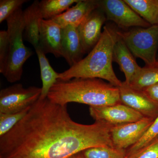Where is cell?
I'll return each mask as SVG.
<instances>
[{
	"mask_svg": "<svg viewBox=\"0 0 158 158\" xmlns=\"http://www.w3.org/2000/svg\"><path fill=\"white\" fill-rule=\"evenodd\" d=\"M126 158H158V137Z\"/></svg>",
	"mask_w": 158,
	"mask_h": 158,
	"instance_id": "d4e9b609",
	"label": "cell"
},
{
	"mask_svg": "<svg viewBox=\"0 0 158 158\" xmlns=\"http://www.w3.org/2000/svg\"><path fill=\"white\" fill-rule=\"evenodd\" d=\"M98 8V0H79L75 6L52 20L62 28L68 26L77 27L94 10Z\"/></svg>",
	"mask_w": 158,
	"mask_h": 158,
	"instance_id": "4fadbf2b",
	"label": "cell"
},
{
	"mask_svg": "<svg viewBox=\"0 0 158 158\" xmlns=\"http://www.w3.org/2000/svg\"><path fill=\"white\" fill-rule=\"evenodd\" d=\"M158 59V57H157V60Z\"/></svg>",
	"mask_w": 158,
	"mask_h": 158,
	"instance_id": "f546056e",
	"label": "cell"
},
{
	"mask_svg": "<svg viewBox=\"0 0 158 158\" xmlns=\"http://www.w3.org/2000/svg\"><path fill=\"white\" fill-rule=\"evenodd\" d=\"M154 66H155V67H158V59L156 62L155 65Z\"/></svg>",
	"mask_w": 158,
	"mask_h": 158,
	"instance_id": "f1b7e54d",
	"label": "cell"
},
{
	"mask_svg": "<svg viewBox=\"0 0 158 158\" xmlns=\"http://www.w3.org/2000/svg\"><path fill=\"white\" fill-rule=\"evenodd\" d=\"M113 62L119 65L120 70L124 73L126 83L129 84L141 67L136 62L135 58L126 44L118 36L113 51Z\"/></svg>",
	"mask_w": 158,
	"mask_h": 158,
	"instance_id": "9a60e30c",
	"label": "cell"
},
{
	"mask_svg": "<svg viewBox=\"0 0 158 158\" xmlns=\"http://www.w3.org/2000/svg\"><path fill=\"white\" fill-rule=\"evenodd\" d=\"M31 107L17 113H0V137L11 131L25 117Z\"/></svg>",
	"mask_w": 158,
	"mask_h": 158,
	"instance_id": "7402d4cb",
	"label": "cell"
},
{
	"mask_svg": "<svg viewBox=\"0 0 158 158\" xmlns=\"http://www.w3.org/2000/svg\"><path fill=\"white\" fill-rule=\"evenodd\" d=\"M135 12L152 26L158 25V0H124Z\"/></svg>",
	"mask_w": 158,
	"mask_h": 158,
	"instance_id": "ac0fdd59",
	"label": "cell"
},
{
	"mask_svg": "<svg viewBox=\"0 0 158 158\" xmlns=\"http://www.w3.org/2000/svg\"><path fill=\"white\" fill-rule=\"evenodd\" d=\"M152 100L158 104V83L143 90Z\"/></svg>",
	"mask_w": 158,
	"mask_h": 158,
	"instance_id": "4316f807",
	"label": "cell"
},
{
	"mask_svg": "<svg viewBox=\"0 0 158 158\" xmlns=\"http://www.w3.org/2000/svg\"><path fill=\"white\" fill-rule=\"evenodd\" d=\"M120 102L143 115L155 118L158 116V104L152 100L143 90L132 88L122 82L118 87Z\"/></svg>",
	"mask_w": 158,
	"mask_h": 158,
	"instance_id": "30bf717a",
	"label": "cell"
},
{
	"mask_svg": "<svg viewBox=\"0 0 158 158\" xmlns=\"http://www.w3.org/2000/svg\"><path fill=\"white\" fill-rule=\"evenodd\" d=\"M111 128L97 122L77 123L66 106L39 99L20 121L0 137V158H69L90 148L113 146Z\"/></svg>",
	"mask_w": 158,
	"mask_h": 158,
	"instance_id": "6da1fadb",
	"label": "cell"
},
{
	"mask_svg": "<svg viewBox=\"0 0 158 158\" xmlns=\"http://www.w3.org/2000/svg\"><path fill=\"white\" fill-rule=\"evenodd\" d=\"M79 0H42L40 7L44 19H52L66 11Z\"/></svg>",
	"mask_w": 158,
	"mask_h": 158,
	"instance_id": "d6986e66",
	"label": "cell"
},
{
	"mask_svg": "<svg viewBox=\"0 0 158 158\" xmlns=\"http://www.w3.org/2000/svg\"><path fill=\"white\" fill-rule=\"evenodd\" d=\"M35 51L39 60L42 82L41 93L39 99H44L47 98L51 88L58 81L59 73L52 67L45 54L39 48L35 49Z\"/></svg>",
	"mask_w": 158,
	"mask_h": 158,
	"instance_id": "e0dca14e",
	"label": "cell"
},
{
	"mask_svg": "<svg viewBox=\"0 0 158 158\" xmlns=\"http://www.w3.org/2000/svg\"><path fill=\"white\" fill-rule=\"evenodd\" d=\"M118 30L117 27L111 24L105 26L101 37L93 49L80 62L59 73L58 80L98 78L119 87L122 82L116 76L112 65L113 49L118 37Z\"/></svg>",
	"mask_w": 158,
	"mask_h": 158,
	"instance_id": "7a4b0ae2",
	"label": "cell"
},
{
	"mask_svg": "<svg viewBox=\"0 0 158 158\" xmlns=\"http://www.w3.org/2000/svg\"><path fill=\"white\" fill-rule=\"evenodd\" d=\"M154 119L144 117L138 121L112 127L110 135L113 146L127 150L141 139Z\"/></svg>",
	"mask_w": 158,
	"mask_h": 158,
	"instance_id": "9c48e42d",
	"label": "cell"
},
{
	"mask_svg": "<svg viewBox=\"0 0 158 158\" xmlns=\"http://www.w3.org/2000/svg\"><path fill=\"white\" fill-rule=\"evenodd\" d=\"M69 158H84L82 156V155L81 154V152L77 154L74 155L72 156Z\"/></svg>",
	"mask_w": 158,
	"mask_h": 158,
	"instance_id": "83f0119b",
	"label": "cell"
},
{
	"mask_svg": "<svg viewBox=\"0 0 158 158\" xmlns=\"http://www.w3.org/2000/svg\"><path fill=\"white\" fill-rule=\"evenodd\" d=\"M62 28L52 19L40 20L38 47L44 54L62 57L61 41Z\"/></svg>",
	"mask_w": 158,
	"mask_h": 158,
	"instance_id": "7c38bea8",
	"label": "cell"
},
{
	"mask_svg": "<svg viewBox=\"0 0 158 158\" xmlns=\"http://www.w3.org/2000/svg\"><path fill=\"white\" fill-rule=\"evenodd\" d=\"M27 0H1L0 1V23L6 20L16 10L22 7Z\"/></svg>",
	"mask_w": 158,
	"mask_h": 158,
	"instance_id": "cb8c5ba5",
	"label": "cell"
},
{
	"mask_svg": "<svg viewBox=\"0 0 158 158\" xmlns=\"http://www.w3.org/2000/svg\"><path fill=\"white\" fill-rule=\"evenodd\" d=\"M61 49L62 57L70 67L83 59L86 53L76 27L68 26L62 28Z\"/></svg>",
	"mask_w": 158,
	"mask_h": 158,
	"instance_id": "5bb4252c",
	"label": "cell"
},
{
	"mask_svg": "<svg viewBox=\"0 0 158 158\" xmlns=\"http://www.w3.org/2000/svg\"><path fill=\"white\" fill-rule=\"evenodd\" d=\"M23 11L21 7L6 20L9 38V53L3 70L0 73L11 83L20 80L24 64L33 55V52L23 41L25 28Z\"/></svg>",
	"mask_w": 158,
	"mask_h": 158,
	"instance_id": "277c9868",
	"label": "cell"
},
{
	"mask_svg": "<svg viewBox=\"0 0 158 158\" xmlns=\"http://www.w3.org/2000/svg\"><path fill=\"white\" fill-rule=\"evenodd\" d=\"M41 88L31 86L24 88L21 84L14 85L0 91V113H15L31 107L39 99Z\"/></svg>",
	"mask_w": 158,
	"mask_h": 158,
	"instance_id": "8992f818",
	"label": "cell"
},
{
	"mask_svg": "<svg viewBox=\"0 0 158 158\" xmlns=\"http://www.w3.org/2000/svg\"><path fill=\"white\" fill-rule=\"evenodd\" d=\"M117 33L135 58L143 60L147 67L154 66L157 61L158 25L127 31L118 30Z\"/></svg>",
	"mask_w": 158,
	"mask_h": 158,
	"instance_id": "5b68a950",
	"label": "cell"
},
{
	"mask_svg": "<svg viewBox=\"0 0 158 158\" xmlns=\"http://www.w3.org/2000/svg\"><path fill=\"white\" fill-rule=\"evenodd\" d=\"M25 38L36 49L39 45V25L42 18L40 2L36 0L23 11Z\"/></svg>",
	"mask_w": 158,
	"mask_h": 158,
	"instance_id": "2e32d148",
	"label": "cell"
},
{
	"mask_svg": "<svg viewBox=\"0 0 158 158\" xmlns=\"http://www.w3.org/2000/svg\"><path fill=\"white\" fill-rule=\"evenodd\" d=\"M84 158H126V150L113 146L91 147L81 152Z\"/></svg>",
	"mask_w": 158,
	"mask_h": 158,
	"instance_id": "44dd1931",
	"label": "cell"
},
{
	"mask_svg": "<svg viewBox=\"0 0 158 158\" xmlns=\"http://www.w3.org/2000/svg\"><path fill=\"white\" fill-rule=\"evenodd\" d=\"M89 112L95 122L111 127L138 121L144 117L121 103L110 106H90Z\"/></svg>",
	"mask_w": 158,
	"mask_h": 158,
	"instance_id": "ba28073f",
	"label": "cell"
},
{
	"mask_svg": "<svg viewBox=\"0 0 158 158\" xmlns=\"http://www.w3.org/2000/svg\"><path fill=\"white\" fill-rule=\"evenodd\" d=\"M99 8L107 20L113 22L120 29L148 28L151 26L135 12L124 0H98Z\"/></svg>",
	"mask_w": 158,
	"mask_h": 158,
	"instance_id": "52a82bcc",
	"label": "cell"
},
{
	"mask_svg": "<svg viewBox=\"0 0 158 158\" xmlns=\"http://www.w3.org/2000/svg\"><path fill=\"white\" fill-rule=\"evenodd\" d=\"M47 98L54 103L67 106L70 102L102 106L121 103L119 89L98 78L58 80L51 88Z\"/></svg>",
	"mask_w": 158,
	"mask_h": 158,
	"instance_id": "3957f363",
	"label": "cell"
},
{
	"mask_svg": "<svg viewBox=\"0 0 158 158\" xmlns=\"http://www.w3.org/2000/svg\"><path fill=\"white\" fill-rule=\"evenodd\" d=\"M158 137V116L155 118L144 135L135 144L126 150V156L132 154Z\"/></svg>",
	"mask_w": 158,
	"mask_h": 158,
	"instance_id": "603a6c76",
	"label": "cell"
},
{
	"mask_svg": "<svg viewBox=\"0 0 158 158\" xmlns=\"http://www.w3.org/2000/svg\"><path fill=\"white\" fill-rule=\"evenodd\" d=\"M9 51V38L8 31H0V72L2 71L8 57Z\"/></svg>",
	"mask_w": 158,
	"mask_h": 158,
	"instance_id": "484cf974",
	"label": "cell"
},
{
	"mask_svg": "<svg viewBox=\"0 0 158 158\" xmlns=\"http://www.w3.org/2000/svg\"><path fill=\"white\" fill-rule=\"evenodd\" d=\"M158 83V67H141L129 85L132 88L143 90Z\"/></svg>",
	"mask_w": 158,
	"mask_h": 158,
	"instance_id": "ffe728a7",
	"label": "cell"
},
{
	"mask_svg": "<svg viewBox=\"0 0 158 158\" xmlns=\"http://www.w3.org/2000/svg\"><path fill=\"white\" fill-rule=\"evenodd\" d=\"M106 21L104 12L98 8L77 27L85 53H89L99 41L102 33V27Z\"/></svg>",
	"mask_w": 158,
	"mask_h": 158,
	"instance_id": "8fae6325",
	"label": "cell"
}]
</instances>
